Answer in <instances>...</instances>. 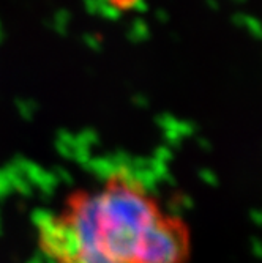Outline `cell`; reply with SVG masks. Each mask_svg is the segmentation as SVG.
Listing matches in <instances>:
<instances>
[{"label":"cell","instance_id":"cell-1","mask_svg":"<svg viewBox=\"0 0 262 263\" xmlns=\"http://www.w3.org/2000/svg\"><path fill=\"white\" fill-rule=\"evenodd\" d=\"M33 238L46 263H193L195 252L188 219L127 165L71 187Z\"/></svg>","mask_w":262,"mask_h":263}]
</instances>
